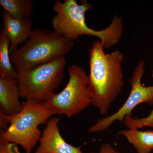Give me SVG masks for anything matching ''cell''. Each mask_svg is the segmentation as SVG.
Instances as JSON below:
<instances>
[{
  "label": "cell",
  "mask_w": 153,
  "mask_h": 153,
  "mask_svg": "<svg viewBox=\"0 0 153 153\" xmlns=\"http://www.w3.org/2000/svg\"><path fill=\"white\" fill-rule=\"evenodd\" d=\"M100 41H94L89 53V86L92 104L102 115L106 114L120 94L124 85V56L119 49L105 54Z\"/></svg>",
  "instance_id": "1"
},
{
  "label": "cell",
  "mask_w": 153,
  "mask_h": 153,
  "mask_svg": "<svg viewBox=\"0 0 153 153\" xmlns=\"http://www.w3.org/2000/svg\"><path fill=\"white\" fill-rule=\"evenodd\" d=\"M93 5L86 0L77 4L76 0H56L53 6L55 15L52 21L53 30L66 38L74 41L79 36L97 37L103 48L109 49L118 43L123 33V25L122 18L116 15L107 27L101 30L90 28L85 23V13Z\"/></svg>",
  "instance_id": "2"
},
{
  "label": "cell",
  "mask_w": 153,
  "mask_h": 153,
  "mask_svg": "<svg viewBox=\"0 0 153 153\" xmlns=\"http://www.w3.org/2000/svg\"><path fill=\"white\" fill-rule=\"evenodd\" d=\"M22 104V110L13 116L0 112V142L15 143L31 153L42 135L38 127L54 114L43 102L25 100Z\"/></svg>",
  "instance_id": "3"
},
{
  "label": "cell",
  "mask_w": 153,
  "mask_h": 153,
  "mask_svg": "<svg viewBox=\"0 0 153 153\" xmlns=\"http://www.w3.org/2000/svg\"><path fill=\"white\" fill-rule=\"evenodd\" d=\"M74 41L54 30L36 28L25 44L10 54L17 73L29 71L68 54Z\"/></svg>",
  "instance_id": "4"
},
{
  "label": "cell",
  "mask_w": 153,
  "mask_h": 153,
  "mask_svg": "<svg viewBox=\"0 0 153 153\" xmlns=\"http://www.w3.org/2000/svg\"><path fill=\"white\" fill-rule=\"evenodd\" d=\"M66 64L63 56L29 71L17 73L16 80L21 98L44 102L60 86Z\"/></svg>",
  "instance_id": "5"
},
{
  "label": "cell",
  "mask_w": 153,
  "mask_h": 153,
  "mask_svg": "<svg viewBox=\"0 0 153 153\" xmlns=\"http://www.w3.org/2000/svg\"><path fill=\"white\" fill-rule=\"evenodd\" d=\"M69 79L60 92L54 93L44 103L53 114L65 115L70 118L79 114L92 104L88 76L77 65L68 68Z\"/></svg>",
  "instance_id": "6"
},
{
  "label": "cell",
  "mask_w": 153,
  "mask_h": 153,
  "mask_svg": "<svg viewBox=\"0 0 153 153\" xmlns=\"http://www.w3.org/2000/svg\"><path fill=\"white\" fill-rule=\"evenodd\" d=\"M145 66L144 60H141L134 69L129 80L131 86L130 93L122 106L111 115L99 119L96 123L88 128L89 132L97 133L105 130L115 121L123 122L126 116L132 117L133 110L141 103L153 105V86H144L141 83Z\"/></svg>",
  "instance_id": "7"
},
{
  "label": "cell",
  "mask_w": 153,
  "mask_h": 153,
  "mask_svg": "<svg viewBox=\"0 0 153 153\" xmlns=\"http://www.w3.org/2000/svg\"><path fill=\"white\" fill-rule=\"evenodd\" d=\"M60 119L51 118L46 123L35 153H83L81 147H75L61 136L58 124Z\"/></svg>",
  "instance_id": "8"
},
{
  "label": "cell",
  "mask_w": 153,
  "mask_h": 153,
  "mask_svg": "<svg viewBox=\"0 0 153 153\" xmlns=\"http://www.w3.org/2000/svg\"><path fill=\"white\" fill-rule=\"evenodd\" d=\"M4 33L10 40V54L18 49L19 45L26 42L32 33L33 22L31 19L20 20L13 18L3 10Z\"/></svg>",
  "instance_id": "9"
},
{
  "label": "cell",
  "mask_w": 153,
  "mask_h": 153,
  "mask_svg": "<svg viewBox=\"0 0 153 153\" xmlns=\"http://www.w3.org/2000/svg\"><path fill=\"white\" fill-rule=\"evenodd\" d=\"M16 79L0 76V112L13 116L22 110V104Z\"/></svg>",
  "instance_id": "10"
},
{
  "label": "cell",
  "mask_w": 153,
  "mask_h": 153,
  "mask_svg": "<svg viewBox=\"0 0 153 153\" xmlns=\"http://www.w3.org/2000/svg\"><path fill=\"white\" fill-rule=\"evenodd\" d=\"M119 135L125 137L137 153H150L153 150V131L125 129L119 132Z\"/></svg>",
  "instance_id": "11"
},
{
  "label": "cell",
  "mask_w": 153,
  "mask_h": 153,
  "mask_svg": "<svg viewBox=\"0 0 153 153\" xmlns=\"http://www.w3.org/2000/svg\"><path fill=\"white\" fill-rule=\"evenodd\" d=\"M3 10L15 19L23 20L31 19L34 11L31 0H0Z\"/></svg>",
  "instance_id": "12"
},
{
  "label": "cell",
  "mask_w": 153,
  "mask_h": 153,
  "mask_svg": "<svg viewBox=\"0 0 153 153\" xmlns=\"http://www.w3.org/2000/svg\"><path fill=\"white\" fill-rule=\"evenodd\" d=\"M10 45V40L2 29L0 33V76L16 79L17 72L11 61Z\"/></svg>",
  "instance_id": "13"
},
{
  "label": "cell",
  "mask_w": 153,
  "mask_h": 153,
  "mask_svg": "<svg viewBox=\"0 0 153 153\" xmlns=\"http://www.w3.org/2000/svg\"><path fill=\"white\" fill-rule=\"evenodd\" d=\"M124 123L128 129L138 130L144 127L153 128V109L148 116L141 118H133L126 116L123 121Z\"/></svg>",
  "instance_id": "14"
},
{
  "label": "cell",
  "mask_w": 153,
  "mask_h": 153,
  "mask_svg": "<svg viewBox=\"0 0 153 153\" xmlns=\"http://www.w3.org/2000/svg\"><path fill=\"white\" fill-rule=\"evenodd\" d=\"M0 153H21L15 143L0 142Z\"/></svg>",
  "instance_id": "15"
},
{
  "label": "cell",
  "mask_w": 153,
  "mask_h": 153,
  "mask_svg": "<svg viewBox=\"0 0 153 153\" xmlns=\"http://www.w3.org/2000/svg\"><path fill=\"white\" fill-rule=\"evenodd\" d=\"M122 153L114 149L112 146L109 143L103 144L102 145L98 153Z\"/></svg>",
  "instance_id": "16"
},
{
  "label": "cell",
  "mask_w": 153,
  "mask_h": 153,
  "mask_svg": "<svg viewBox=\"0 0 153 153\" xmlns=\"http://www.w3.org/2000/svg\"><path fill=\"white\" fill-rule=\"evenodd\" d=\"M152 77L153 78V68L152 71Z\"/></svg>",
  "instance_id": "17"
},
{
  "label": "cell",
  "mask_w": 153,
  "mask_h": 153,
  "mask_svg": "<svg viewBox=\"0 0 153 153\" xmlns=\"http://www.w3.org/2000/svg\"></svg>",
  "instance_id": "18"
}]
</instances>
